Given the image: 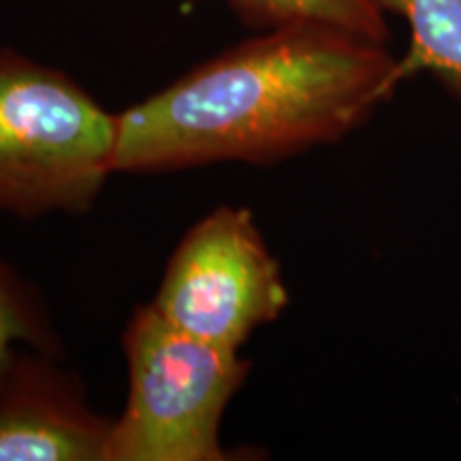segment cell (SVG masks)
<instances>
[{
	"label": "cell",
	"mask_w": 461,
	"mask_h": 461,
	"mask_svg": "<svg viewBox=\"0 0 461 461\" xmlns=\"http://www.w3.org/2000/svg\"><path fill=\"white\" fill-rule=\"evenodd\" d=\"M387 43L322 24L257 32L115 112V173L269 167L359 131L402 84Z\"/></svg>",
	"instance_id": "cell-1"
},
{
	"label": "cell",
	"mask_w": 461,
	"mask_h": 461,
	"mask_svg": "<svg viewBox=\"0 0 461 461\" xmlns=\"http://www.w3.org/2000/svg\"><path fill=\"white\" fill-rule=\"evenodd\" d=\"M20 348L62 357V339L41 291L0 258V372Z\"/></svg>",
	"instance_id": "cell-8"
},
{
	"label": "cell",
	"mask_w": 461,
	"mask_h": 461,
	"mask_svg": "<svg viewBox=\"0 0 461 461\" xmlns=\"http://www.w3.org/2000/svg\"><path fill=\"white\" fill-rule=\"evenodd\" d=\"M115 132L71 75L0 45V214L90 212L115 176Z\"/></svg>",
	"instance_id": "cell-2"
},
{
	"label": "cell",
	"mask_w": 461,
	"mask_h": 461,
	"mask_svg": "<svg viewBox=\"0 0 461 461\" xmlns=\"http://www.w3.org/2000/svg\"><path fill=\"white\" fill-rule=\"evenodd\" d=\"M384 14L411 28V45L397 62L402 82L428 73L461 99V0H376Z\"/></svg>",
	"instance_id": "cell-6"
},
{
	"label": "cell",
	"mask_w": 461,
	"mask_h": 461,
	"mask_svg": "<svg viewBox=\"0 0 461 461\" xmlns=\"http://www.w3.org/2000/svg\"><path fill=\"white\" fill-rule=\"evenodd\" d=\"M203 3V0H190ZM255 32L297 24H322L387 43V14L376 0H218Z\"/></svg>",
	"instance_id": "cell-7"
},
{
	"label": "cell",
	"mask_w": 461,
	"mask_h": 461,
	"mask_svg": "<svg viewBox=\"0 0 461 461\" xmlns=\"http://www.w3.org/2000/svg\"><path fill=\"white\" fill-rule=\"evenodd\" d=\"M291 295L248 207L221 205L186 230L149 303L177 330L240 350Z\"/></svg>",
	"instance_id": "cell-4"
},
{
	"label": "cell",
	"mask_w": 461,
	"mask_h": 461,
	"mask_svg": "<svg viewBox=\"0 0 461 461\" xmlns=\"http://www.w3.org/2000/svg\"><path fill=\"white\" fill-rule=\"evenodd\" d=\"M112 428L62 357L20 348L0 372V461H107Z\"/></svg>",
	"instance_id": "cell-5"
},
{
	"label": "cell",
	"mask_w": 461,
	"mask_h": 461,
	"mask_svg": "<svg viewBox=\"0 0 461 461\" xmlns=\"http://www.w3.org/2000/svg\"><path fill=\"white\" fill-rule=\"evenodd\" d=\"M122 350L129 393L113 419L107 461L238 459L221 428L250 374L240 350L177 330L152 303L131 314Z\"/></svg>",
	"instance_id": "cell-3"
}]
</instances>
